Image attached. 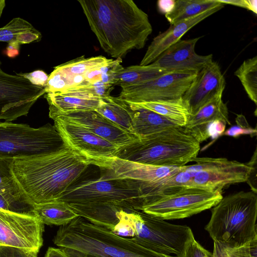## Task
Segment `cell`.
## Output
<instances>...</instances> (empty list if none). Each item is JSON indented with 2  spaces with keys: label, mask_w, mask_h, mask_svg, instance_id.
<instances>
[{
  "label": "cell",
  "mask_w": 257,
  "mask_h": 257,
  "mask_svg": "<svg viewBox=\"0 0 257 257\" xmlns=\"http://www.w3.org/2000/svg\"><path fill=\"white\" fill-rule=\"evenodd\" d=\"M130 103L159 114L181 127H184L187 124L190 116L182 98L175 100Z\"/></svg>",
  "instance_id": "obj_25"
},
{
  "label": "cell",
  "mask_w": 257,
  "mask_h": 257,
  "mask_svg": "<svg viewBox=\"0 0 257 257\" xmlns=\"http://www.w3.org/2000/svg\"><path fill=\"white\" fill-rule=\"evenodd\" d=\"M200 143L176 126L140 139L120 149L116 158L141 164L180 167L197 158Z\"/></svg>",
  "instance_id": "obj_5"
},
{
  "label": "cell",
  "mask_w": 257,
  "mask_h": 257,
  "mask_svg": "<svg viewBox=\"0 0 257 257\" xmlns=\"http://www.w3.org/2000/svg\"><path fill=\"white\" fill-rule=\"evenodd\" d=\"M50 123L34 128L28 124L0 121V158L14 160L47 155L68 148Z\"/></svg>",
  "instance_id": "obj_7"
},
{
  "label": "cell",
  "mask_w": 257,
  "mask_h": 257,
  "mask_svg": "<svg viewBox=\"0 0 257 257\" xmlns=\"http://www.w3.org/2000/svg\"><path fill=\"white\" fill-rule=\"evenodd\" d=\"M248 97L257 104V56L244 60L234 72Z\"/></svg>",
  "instance_id": "obj_29"
},
{
  "label": "cell",
  "mask_w": 257,
  "mask_h": 257,
  "mask_svg": "<svg viewBox=\"0 0 257 257\" xmlns=\"http://www.w3.org/2000/svg\"><path fill=\"white\" fill-rule=\"evenodd\" d=\"M222 197L220 190L182 188L162 196L142 211L162 220L182 219L211 208Z\"/></svg>",
  "instance_id": "obj_9"
},
{
  "label": "cell",
  "mask_w": 257,
  "mask_h": 257,
  "mask_svg": "<svg viewBox=\"0 0 257 257\" xmlns=\"http://www.w3.org/2000/svg\"><path fill=\"white\" fill-rule=\"evenodd\" d=\"M218 96L202 106L194 115H190L183 127L200 144L212 135L213 126L220 122L230 124L227 106Z\"/></svg>",
  "instance_id": "obj_18"
},
{
  "label": "cell",
  "mask_w": 257,
  "mask_h": 257,
  "mask_svg": "<svg viewBox=\"0 0 257 257\" xmlns=\"http://www.w3.org/2000/svg\"><path fill=\"white\" fill-rule=\"evenodd\" d=\"M175 1H159L158 2V7L159 11L165 15L170 12L174 5Z\"/></svg>",
  "instance_id": "obj_44"
},
{
  "label": "cell",
  "mask_w": 257,
  "mask_h": 257,
  "mask_svg": "<svg viewBox=\"0 0 257 257\" xmlns=\"http://www.w3.org/2000/svg\"><path fill=\"white\" fill-rule=\"evenodd\" d=\"M39 250L0 245V257H37Z\"/></svg>",
  "instance_id": "obj_37"
},
{
  "label": "cell",
  "mask_w": 257,
  "mask_h": 257,
  "mask_svg": "<svg viewBox=\"0 0 257 257\" xmlns=\"http://www.w3.org/2000/svg\"><path fill=\"white\" fill-rule=\"evenodd\" d=\"M44 224L33 213L0 209V245L40 250Z\"/></svg>",
  "instance_id": "obj_14"
},
{
  "label": "cell",
  "mask_w": 257,
  "mask_h": 257,
  "mask_svg": "<svg viewBox=\"0 0 257 257\" xmlns=\"http://www.w3.org/2000/svg\"><path fill=\"white\" fill-rule=\"evenodd\" d=\"M84 82L83 75H68L54 69L49 75L45 90L46 93L61 92Z\"/></svg>",
  "instance_id": "obj_33"
},
{
  "label": "cell",
  "mask_w": 257,
  "mask_h": 257,
  "mask_svg": "<svg viewBox=\"0 0 257 257\" xmlns=\"http://www.w3.org/2000/svg\"><path fill=\"white\" fill-rule=\"evenodd\" d=\"M53 241L72 257H177L145 248L80 216L60 226Z\"/></svg>",
  "instance_id": "obj_3"
},
{
  "label": "cell",
  "mask_w": 257,
  "mask_h": 257,
  "mask_svg": "<svg viewBox=\"0 0 257 257\" xmlns=\"http://www.w3.org/2000/svg\"><path fill=\"white\" fill-rule=\"evenodd\" d=\"M104 100L105 103L95 110L122 130L137 137L133 130L132 117L127 103L117 97L111 96Z\"/></svg>",
  "instance_id": "obj_28"
},
{
  "label": "cell",
  "mask_w": 257,
  "mask_h": 257,
  "mask_svg": "<svg viewBox=\"0 0 257 257\" xmlns=\"http://www.w3.org/2000/svg\"><path fill=\"white\" fill-rule=\"evenodd\" d=\"M49 104V115L52 119L66 113L95 110L105 103L100 98H86L60 93H47L45 96Z\"/></svg>",
  "instance_id": "obj_22"
},
{
  "label": "cell",
  "mask_w": 257,
  "mask_h": 257,
  "mask_svg": "<svg viewBox=\"0 0 257 257\" xmlns=\"http://www.w3.org/2000/svg\"><path fill=\"white\" fill-rule=\"evenodd\" d=\"M41 38V33L21 18H14L0 28V42L22 45L38 42Z\"/></svg>",
  "instance_id": "obj_24"
},
{
  "label": "cell",
  "mask_w": 257,
  "mask_h": 257,
  "mask_svg": "<svg viewBox=\"0 0 257 257\" xmlns=\"http://www.w3.org/2000/svg\"><path fill=\"white\" fill-rule=\"evenodd\" d=\"M213 242V257H257V237L238 247Z\"/></svg>",
  "instance_id": "obj_34"
},
{
  "label": "cell",
  "mask_w": 257,
  "mask_h": 257,
  "mask_svg": "<svg viewBox=\"0 0 257 257\" xmlns=\"http://www.w3.org/2000/svg\"><path fill=\"white\" fill-rule=\"evenodd\" d=\"M120 219L131 227L135 242L162 254L182 257L187 244L194 237L187 225L170 223L133 208L123 210Z\"/></svg>",
  "instance_id": "obj_6"
},
{
  "label": "cell",
  "mask_w": 257,
  "mask_h": 257,
  "mask_svg": "<svg viewBox=\"0 0 257 257\" xmlns=\"http://www.w3.org/2000/svg\"><path fill=\"white\" fill-rule=\"evenodd\" d=\"M197 73L180 71L170 72L148 81L121 88L118 99L140 103L181 98Z\"/></svg>",
  "instance_id": "obj_12"
},
{
  "label": "cell",
  "mask_w": 257,
  "mask_h": 257,
  "mask_svg": "<svg viewBox=\"0 0 257 257\" xmlns=\"http://www.w3.org/2000/svg\"><path fill=\"white\" fill-rule=\"evenodd\" d=\"M193 162L196 163L181 167L190 174L189 188L222 191L228 185L246 182L250 170L246 164L226 158L197 157Z\"/></svg>",
  "instance_id": "obj_10"
},
{
  "label": "cell",
  "mask_w": 257,
  "mask_h": 257,
  "mask_svg": "<svg viewBox=\"0 0 257 257\" xmlns=\"http://www.w3.org/2000/svg\"><path fill=\"white\" fill-rule=\"evenodd\" d=\"M182 257H213L212 253L205 249L194 237L187 244Z\"/></svg>",
  "instance_id": "obj_38"
},
{
  "label": "cell",
  "mask_w": 257,
  "mask_h": 257,
  "mask_svg": "<svg viewBox=\"0 0 257 257\" xmlns=\"http://www.w3.org/2000/svg\"><path fill=\"white\" fill-rule=\"evenodd\" d=\"M20 45L17 43H9L5 51V54L10 58H15L19 54Z\"/></svg>",
  "instance_id": "obj_43"
},
{
  "label": "cell",
  "mask_w": 257,
  "mask_h": 257,
  "mask_svg": "<svg viewBox=\"0 0 257 257\" xmlns=\"http://www.w3.org/2000/svg\"><path fill=\"white\" fill-rule=\"evenodd\" d=\"M168 72L150 64L130 66L123 67L115 74L112 84L122 88L148 81Z\"/></svg>",
  "instance_id": "obj_26"
},
{
  "label": "cell",
  "mask_w": 257,
  "mask_h": 257,
  "mask_svg": "<svg viewBox=\"0 0 257 257\" xmlns=\"http://www.w3.org/2000/svg\"><path fill=\"white\" fill-rule=\"evenodd\" d=\"M0 62V120L13 121L27 116L45 87L32 84L25 78L4 72Z\"/></svg>",
  "instance_id": "obj_13"
},
{
  "label": "cell",
  "mask_w": 257,
  "mask_h": 257,
  "mask_svg": "<svg viewBox=\"0 0 257 257\" xmlns=\"http://www.w3.org/2000/svg\"><path fill=\"white\" fill-rule=\"evenodd\" d=\"M57 200L68 204H114L139 211L144 207L139 181L108 174L73 184Z\"/></svg>",
  "instance_id": "obj_8"
},
{
  "label": "cell",
  "mask_w": 257,
  "mask_h": 257,
  "mask_svg": "<svg viewBox=\"0 0 257 257\" xmlns=\"http://www.w3.org/2000/svg\"><path fill=\"white\" fill-rule=\"evenodd\" d=\"M113 89V86L111 85L98 82L80 84L58 93L83 98L104 99L110 96Z\"/></svg>",
  "instance_id": "obj_31"
},
{
  "label": "cell",
  "mask_w": 257,
  "mask_h": 257,
  "mask_svg": "<svg viewBox=\"0 0 257 257\" xmlns=\"http://www.w3.org/2000/svg\"><path fill=\"white\" fill-rule=\"evenodd\" d=\"M222 5L208 10L195 17L182 20L155 37L148 47L140 65L146 66L154 62L171 46L181 40L182 36L196 25L221 9Z\"/></svg>",
  "instance_id": "obj_19"
},
{
  "label": "cell",
  "mask_w": 257,
  "mask_h": 257,
  "mask_svg": "<svg viewBox=\"0 0 257 257\" xmlns=\"http://www.w3.org/2000/svg\"><path fill=\"white\" fill-rule=\"evenodd\" d=\"M256 217L257 193L240 191L213 207L205 229L213 241L238 247L257 237Z\"/></svg>",
  "instance_id": "obj_4"
},
{
  "label": "cell",
  "mask_w": 257,
  "mask_h": 257,
  "mask_svg": "<svg viewBox=\"0 0 257 257\" xmlns=\"http://www.w3.org/2000/svg\"><path fill=\"white\" fill-rule=\"evenodd\" d=\"M224 4H230L248 9L254 14H257V6L256 0H218Z\"/></svg>",
  "instance_id": "obj_41"
},
{
  "label": "cell",
  "mask_w": 257,
  "mask_h": 257,
  "mask_svg": "<svg viewBox=\"0 0 257 257\" xmlns=\"http://www.w3.org/2000/svg\"><path fill=\"white\" fill-rule=\"evenodd\" d=\"M6 6V1L0 0V18L1 17L3 11Z\"/></svg>",
  "instance_id": "obj_45"
},
{
  "label": "cell",
  "mask_w": 257,
  "mask_h": 257,
  "mask_svg": "<svg viewBox=\"0 0 257 257\" xmlns=\"http://www.w3.org/2000/svg\"><path fill=\"white\" fill-rule=\"evenodd\" d=\"M121 62L122 59L117 58L103 66L90 70L83 75L84 81L91 84L102 82L112 85L115 74L123 68L120 64Z\"/></svg>",
  "instance_id": "obj_32"
},
{
  "label": "cell",
  "mask_w": 257,
  "mask_h": 257,
  "mask_svg": "<svg viewBox=\"0 0 257 257\" xmlns=\"http://www.w3.org/2000/svg\"><path fill=\"white\" fill-rule=\"evenodd\" d=\"M249 167L247 179L246 181L251 191L257 193V151L256 148L250 161L246 164Z\"/></svg>",
  "instance_id": "obj_40"
},
{
  "label": "cell",
  "mask_w": 257,
  "mask_h": 257,
  "mask_svg": "<svg viewBox=\"0 0 257 257\" xmlns=\"http://www.w3.org/2000/svg\"><path fill=\"white\" fill-rule=\"evenodd\" d=\"M180 167L154 166L116 158L106 170L108 174L115 177L153 183L176 174Z\"/></svg>",
  "instance_id": "obj_20"
},
{
  "label": "cell",
  "mask_w": 257,
  "mask_h": 257,
  "mask_svg": "<svg viewBox=\"0 0 257 257\" xmlns=\"http://www.w3.org/2000/svg\"><path fill=\"white\" fill-rule=\"evenodd\" d=\"M201 38L180 40L150 65L168 72L187 71L198 73L213 61L212 54L200 55L195 52V45Z\"/></svg>",
  "instance_id": "obj_16"
},
{
  "label": "cell",
  "mask_w": 257,
  "mask_h": 257,
  "mask_svg": "<svg viewBox=\"0 0 257 257\" xmlns=\"http://www.w3.org/2000/svg\"><path fill=\"white\" fill-rule=\"evenodd\" d=\"M57 118L81 126L120 149L140 140L122 130L95 110L71 112Z\"/></svg>",
  "instance_id": "obj_17"
},
{
  "label": "cell",
  "mask_w": 257,
  "mask_h": 257,
  "mask_svg": "<svg viewBox=\"0 0 257 257\" xmlns=\"http://www.w3.org/2000/svg\"><path fill=\"white\" fill-rule=\"evenodd\" d=\"M0 209L33 213L32 207L23 203L19 196L11 193H0Z\"/></svg>",
  "instance_id": "obj_35"
},
{
  "label": "cell",
  "mask_w": 257,
  "mask_h": 257,
  "mask_svg": "<svg viewBox=\"0 0 257 257\" xmlns=\"http://www.w3.org/2000/svg\"><path fill=\"white\" fill-rule=\"evenodd\" d=\"M45 257H72L60 248L48 247Z\"/></svg>",
  "instance_id": "obj_42"
},
{
  "label": "cell",
  "mask_w": 257,
  "mask_h": 257,
  "mask_svg": "<svg viewBox=\"0 0 257 257\" xmlns=\"http://www.w3.org/2000/svg\"><path fill=\"white\" fill-rule=\"evenodd\" d=\"M18 76H22L34 85L45 87L47 83L49 76L43 70H37L30 73H16Z\"/></svg>",
  "instance_id": "obj_39"
},
{
  "label": "cell",
  "mask_w": 257,
  "mask_h": 257,
  "mask_svg": "<svg viewBox=\"0 0 257 257\" xmlns=\"http://www.w3.org/2000/svg\"><path fill=\"white\" fill-rule=\"evenodd\" d=\"M32 212L48 225H64L79 216L67 203L59 200L36 205L33 207Z\"/></svg>",
  "instance_id": "obj_23"
},
{
  "label": "cell",
  "mask_w": 257,
  "mask_h": 257,
  "mask_svg": "<svg viewBox=\"0 0 257 257\" xmlns=\"http://www.w3.org/2000/svg\"><path fill=\"white\" fill-rule=\"evenodd\" d=\"M89 165L84 157L68 148L14 160L10 170L22 202L33 208L57 200Z\"/></svg>",
  "instance_id": "obj_1"
},
{
  "label": "cell",
  "mask_w": 257,
  "mask_h": 257,
  "mask_svg": "<svg viewBox=\"0 0 257 257\" xmlns=\"http://www.w3.org/2000/svg\"><path fill=\"white\" fill-rule=\"evenodd\" d=\"M101 48L122 58L144 47L153 28L148 15L132 0L78 1Z\"/></svg>",
  "instance_id": "obj_2"
},
{
  "label": "cell",
  "mask_w": 257,
  "mask_h": 257,
  "mask_svg": "<svg viewBox=\"0 0 257 257\" xmlns=\"http://www.w3.org/2000/svg\"><path fill=\"white\" fill-rule=\"evenodd\" d=\"M103 56L85 58L81 56L54 67V69L68 75H83L88 71L103 66L111 61Z\"/></svg>",
  "instance_id": "obj_30"
},
{
  "label": "cell",
  "mask_w": 257,
  "mask_h": 257,
  "mask_svg": "<svg viewBox=\"0 0 257 257\" xmlns=\"http://www.w3.org/2000/svg\"><path fill=\"white\" fill-rule=\"evenodd\" d=\"M12 161L0 158V193H11L20 197L11 173L10 166Z\"/></svg>",
  "instance_id": "obj_36"
},
{
  "label": "cell",
  "mask_w": 257,
  "mask_h": 257,
  "mask_svg": "<svg viewBox=\"0 0 257 257\" xmlns=\"http://www.w3.org/2000/svg\"><path fill=\"white\" fill-rule=\"evenodd\" d=\"M222 5L218 0H176L165 16L172 25Z\"/></svg>",
  "instance_id": "obj_27"
},
{
  "label": "cell",
  "mask_w": 257,
  "mask_h": 257,
  "mask_svg": "<svg viewBox=\"0 0 257 257\" xmlns=\"http://www.w3.org/2000/svg\"><path fill=\"white\" fill-rule=\"evenodd\" d=\"M54 127L68 147L84 157L90 165L106 169L120 149L87 129L59 118Z\"/></svg>",
  "instance_id": "obj_11"
},
{
  "label": "cell",
  "mask_w": 257,
  "mask_h": 257,
  "mask_svg": "<svg viewBox=\"0 0 257 257\" xmlns=\"http://www.w3.org/2000/svg\"><path fill=\"white\" fill-rule=\"evenodd\" d=\"M225 84V78L216 62L212 61L198 72L182 97L190 116L215 97L222 95Z\"/></svg>",
  "instance_id": "obj_15"
},
{
  "label": "cell",
  "mask_w": 257,
  "mask_h": 257,
  "mask_svg": "<svg viewBox=\"0 0 257 257\" xmlns=\"http://www.w3.org/2000/svg\"><path fill=\"white\" fill-rule=\"evenodd\" d=\"M125 102L132 117L133 130L136 136L140 139L178 126L169 119L153 111Z\"/></svg>",
  "instance_id": "obj_21"
}]
</instances>
